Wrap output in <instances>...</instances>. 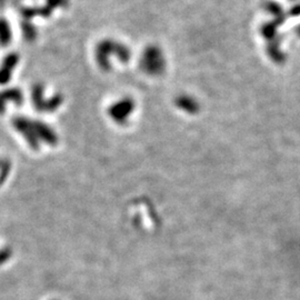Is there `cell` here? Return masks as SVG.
Wrapping results in <instances>:
<instances>
[{"mask_svg":"<svg viewBox=\"0 0 300 300\" xmlns=\"http://www.w3.org/2000/svg\"><path fill=\"white\" fill-rule=\"evenodd\" d=\"M17 62V57L16 55H10V57H8L3 65H5V70H0V84H5V81L10 78V72L11 69L15 67Z\"/></svg>","mask_w":300,"mask_h":300,"instance_id":"1","label":"cell"}]
</instances>
